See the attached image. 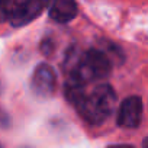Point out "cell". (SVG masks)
<instances>
[{
	"mask_svg": "<svg viewBox=\"0 0 148 148\" xmlns=\"http://www.w3.org/2000/svg\"><path fill=\"white\" fill-rule=\"evenodd\" d=\"M115 102L116 95L113 89L109 84L102 83L95 86L90 92L86 90L74 105L84 121L92 125H100L110 116Z\"/></svg>",
	"mask_w": 148,
	"mask_h": 148,
	"instance_id": "1",
	"label": "cell"
},
{
	"mask_svg": "<svg viewBox=\"0 0 148 148\" xmlns=\"http://www.w3.org/2000/svg\"><path fill=\"white\" fill-rule=\"evenodd\" d=\"M112 70L110 60L99 49L86 51L77 61L76 68L73 70L71 76L79 82L87 84L95 80L106 79Z\"/></svg>",
	"mask_w": 148,
	"mask_h": 148,
	"instance_id": "2",
	"label": "cell"
},
{
	"mask_svg": "<svg viewBox=\"0 0 148 148\" xmlns=\"http://www.w3.org/2000/svg\"><path fill=\"white\" fill-rule=\"evenodd\" d=\"M57 77L51 65L39 64L31 79V89L39 97H51L55 92Z\"/></svg>",
	"mask_w": 148,
	"mask_h": 148,
	"instance_id": "3",
	"label": "cell"
},
{
	"mask_svg": "<svg viewBox=\"0 0 148 148\" xmlns=\"http://www.w3.org/2000/svg\"><path fill=\"white\" fill-rule=\"evenodd\" d=\"M142 119V100L138 96L125 99L119 108L118 123L122 128H136Z\"/></svg>",
	"mask_w": 148,
	"mask_h": 148,
	"instance_id": "4",
	"label": "cell"
},
{
	"mask_svg": "<svg viewBox=\"0 0 148 148\" xmlns=\"http://www.w3.org/2000/svg\"><path fill=\"white\" fill-rule=\"evenodd\" d=\"M47 5L48 0H25V3L19 8V10L10 18V23L16 28L31 23L42 13Z\"/></svg>",
	"mask_w": 148,
	"mask_h": 148,
	"instance_id": "5",
	"label": "cell"
},
{
	"mask_svg": "<svg viewBox=\"0 0 148 148\" xmlns=\"http://www.w3.org/2000/svg\"><path fill=\"white\" fill-rule=\"evenodd\" d=\"M47 6L51 19L58 23H67L77 16L76 0H48Z\"/></svg>",
	"mask_w": 148,
	"mask_h": 148,
	"instance_id": "6",
	"label": "cell"
},
{
	"mask_svg": "<svg viewBox=\"0 0 148 148\" xmlns=\"http://www.w3.org/2000/svg\"><path fill=\"white\" fill-rule=\"evenodd\" d=\"M23 3L25 0H0V22L10 21Z\"/></svg>",
	"mask_w": 148,
	"mask_h": 148,
	"instance_id": "7",
	"label": "cell"
},
{
	"mask_svg": "<svg viewBox=\"0 0 148 148\" xmlns=\"http://www.w3.org/2000/svg\"><path fill=\"white\" fill-rule=\"evenodd\" d=\"M10 125V118L9 115L0 108V128H8Z\"/></svg>",
	"mask_w": 148,
	"mask_h": 148,
	"instance_id": "8",
	"label": "cell"
},
{
	"mask_svg": "<svg viewBox=\"0 0 148 148\" xmlns=\"http://www.w3.org/2000/svg\"><path fill=\"white\" fill-rule=\"evenodd\" d=\"M109 148H132L129 145H123V144H119V145H110Z\"/></svg>",
	"mask_w": 148,
	"mask_h": 148,
	"instance_id": "9",
	"label": "cell"
},
{
	"mask_svg": "<svg viewBox=\"0 0 148 148\" xmlns=\"http://www.w3.org/2000/svg\"><path fill=\"white\" fill-rule=\"evenodd\" d=\"M0 148H3V147H2V145H0Z\"/></svg>",
	"mask_w": 148,
	"mask_h": 148,
	"instance_id": "10",
	"label": "cell"
}]
</instances>
